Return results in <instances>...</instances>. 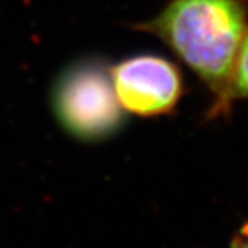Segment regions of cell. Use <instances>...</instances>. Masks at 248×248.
I'll use <instances>...</instances> for the list:
<instances>
[{
	"label": "cell",
	"mask_w": 248,
	"mask_h": 248,
	"mask_svg": "<svg viewBox=\"0 0 248 248\" xmlns=\"http://www.w3.org/2000/svg\"><path fill=\"white\" fill-rule=\"evenodd\" d=\"M160 39L208 92V120L232 111L229 99L235 62L248 29V0H169L153 18L132 26Z\"/></svg>",
	"instance_id": "obj_1"
},
{
	"label": "cell",
	"mask_w": 248,
	"mask_h": 248,
	"mask_svg": "<svg viewBox=\"0 0 248 248\" xmlns=\"http://www.w3.org/2000/svg\"><path fill=\"white\" fill-rule=\"evenodd\" d=\"M52 108L60 126L85 142L109 139L126 124L111 66L99 57L81 59L63 70L52 88Z\"/></svg>",
	"instance_id": "obj_2"
},
{
	"label": "cell",
	"mask_w": 248,
	"mask_h": 248,
	"mask_svg": "<svg viewBox=\"0 0 248 248\" xmlns=\"http://www.w3.org/2000/svg\"><path fill=\"white\" fill-rule=\"evenodd\" d=\"M111 79L123 111L142 118L173 114L186 93L180 67L150 52L112 64Z\"/></svg>",
	"instance_id": "obj_3"
},
{
	"label": "cell",
	"mask_w": 248,
	"mask_h": 248,
	"mask_svg": "<svg viewBox=\"0 0 248 248\" xmlns=\"http://www.w3.org/2000/svg\"><path fill=\"white\" fill-rule=\"evenodd\" d=\"M229 99L232 105L235 100L248 99V29H247V33L244 36V41L241 44L238 57L235 62Z\"/></svg>",
	"instance_id": "obj_4"
},
{
	"label": "cell",
	"mask_w": 248,
	"mask_h": 248,
	"mask_svg": "<svg viewBox=\"0 0 248 248\" xmlns=\"http://www.w3.org/2000/svg\"><path fill=\"white\" fill-rule=\"evenodd\" d=\"M241 248H248V241H247V242H245V244H244V245H242Z\"/></svg>",
	"instance_id": "obj_5"
}]
</instances>
